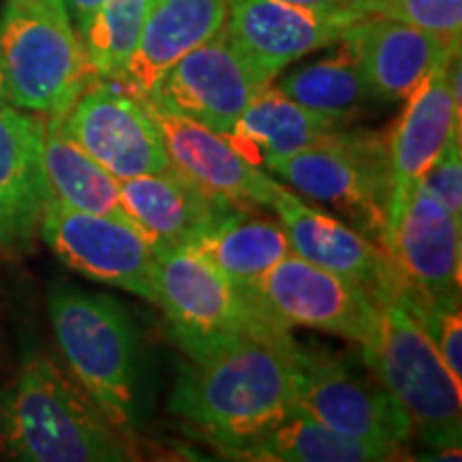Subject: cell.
Segmentation results:
<instances>
[{
    "label": "cell",
    "instance_id": "obj_1",
    "mask_svg": "<svg viewBox=\"0 0 462 462\" xmlns=\"http://www.w3.org/2000/svg\"><path fill=\"white\" fill-rule=\"evenodd\" d=\"M296 340L225 337L182 346L167 411L231 458L293 409Z\"/></svg>",
    "mask_w": 462,
    "mask_h": 462
},
{
    "label": "cell",
    "instance_id": "obj_2",
    "mask_svg": "<svg viewBox=\"0 0 462 462\" xmlns=\"http://www.w3.org/2000/svg\"><path fill=\"white\" fill-rule=\"evenodd\" d=\"M48 313L69 373L120 432L146 420L150 385L146 346L129 310L106 293L58 282Z\"/></svg>",
    "mask_w": 462,
    "mask_h": 462
},
{
    "label": "cell",
    "instance_id": "obj_3",
    "mask_svg": "<svg viewBox=\"0 0 462 462\" xmlns=\"http://www.w3.org/2000/svg\"><path fill=\"white\" fill-rule=\"evenodd\" d=\"M0 449L22 462H123L133 449L71 373L50 356L26 357L0 390Z\"/></svg>",
    "mask_w": 462,
    "mask_h": 462
},
{
    "label": "cell",
    "instance_id": "obj_4",
    "mask_svg": "<svg viewBox=\"0 0 462 462\" xmlns=\"http://www.w3.org/2000/svg\"><path fill=\"white\" fill-rule=\"evenodd\" d=\"M362 356L379 383L396 398L426 446L460 460L462 385L452 377L401 291L381 302L379 328Z\"/></svg>",
    "mask_w": 462,
    "mask_h": 462
},
{
    "label": "cell",
    "instance_id": "obj_5",
    "mask_svg": "<svg viewBox=\"0 0 462 462\" xmlns=\"http://www.w3.org/2000/svg\"><path fill=\"white\" fill-rule=\"evenodd\" d=\"M0 54L11 103L26 112L65 114L97 79L65 0H7Z\"/></svg>",
    "mask_w": 462,
    "mask_h": 462
},
{
    "label": "cell",
    "instance_id": "obj_6",
    "mask_svg": "<svg viewBox=\"0 0 462 462\" xmlns=\"http://www.w3.org/2000/svg\"><path fill=\"white\" fill-rule=\"evenodd\" d=\"M265 170L296 193L332 208L383 248L392 201L388 135L338 129Z\"/></svg>",
    "mask_w": 462,
    "mask_h": 462
},
{
    "label": "cell",
    "instance_id": "obj_7",
    "mask_svg": "<svg viewBox=\"0 0 462 462\" xmlns=\"http://www.w3.org/2000/svg\"><path fill=\"white\" fill-rule=\"evenodd\" d=\"M154 293L180 346L225 337L293 338L289 328L259 309L215 263L187 245L157 251Z\"/></svg>",
    "mask_w": 462,
    "mask_h": 462
},
{
    "label": "cell",
    "instance_id": "obj_8",
    "mask_svg": "<svg viewBox=\"0 0 462 462\" xmlns=\"http://www.w3.org/2000/svg\"><path fill=\"white\" fill-rule=\"evenodd\" d=\"M248 298L289 330L302 326L337 334L360 349L379 328L381 304L366 289L293 253L270 268Z\"/></svg>",
    "mask_w": 462,
    "mask_h": 462
},
{
    "label": "cell",
    "instance_id": "obj_9",
    "mask_svg": "<svg viewBox=\"0 0 462 462\" xmlns=\"http://www.w3.org/2000/svg\"><path fill=\"white\" fill-rule=\"evenodd\" d=\"M39 234L73 273L157 304V248L137 225L75 210L51 198L43 208Z\"/></svg>",
    "mask_w": 462,
    "mask_h": 462
},
{
    "label": "cell",
    "instance_id": "obj_10",
    "mask_svg": "<svg viewBox=\"0 0 462 462\" xmlns=\"http://www.w3.org/2000/svg\"><path fill=\"white\" fill-rule=\"evenodd\" d=\"M293 404L328 429L362 441L402 448L413 435L407 413L379 379L345 360L300 349Z\"/></svg>",
    "mask_w": 462,
    "mask_h": 462
},
{
    "label": "cell",
    "instance_id": "obj_11",
    "mask_svg": "<svg viewBox=\"0 0 462 462\" xmlns=\"http://www.w3.org/2000/svg\"><path fill=\"white\" fill-rule=\"evenodd\" d=\"M58 118L62 131L116 180L171 167L165 143L142 99L114 79H92Z\"/></svg>",
    "mask_w": 462,
    "mask_h": 462
},
{
    "label": "cell",
    "instance_id": "obj_12",
    "mask_svg": "<svg viewBox=\"0 0 462 462\" xmlns=\"http://www.w3.org/2000/svg\"><path fill=\"white\" fill-rule=\"evenodd\" d=\"M362 14L354 0L343 5H296L285 0H227L225 32L270 84L291 62L332 48Z\"/></svg>",
    "mask_w": 462,
    "mask_h": 462
},
{
    "label": "cell",
    "instance_id": "obj_13",
    "mask_svg": "<svg viewBox=\"0 0 462 462\" xmlns=\"http://www.w3.org/2000/svg\"><path fill=\"white\" fill-rule=\"evenodd\" d=\"M265 86H270L268 79L221 28L184 54L146 99L225 135Z\"/></svg>",
    "mask_w": 462,
    "mask_h": 462
},
{
    "label": "cell",
    "instance_id": "obj_14",
    "mask_svg": "<svg viewBox=\"0 0 462 462\" xmlns=\"http://www.w3.org/2000/svg\"><path fill=\"white\" fill-rule=\"evenodd\" d=\"M273 210L287 231L293 255L357 282L379 304L402 289L401 276L385 248L362 231L315 210L285 187L276 195Z\"/></svg>",
    "mask_w": 462,
    "mask_h": 462
},
{
    "label": "cell",
    "instance_id": "obj_15",
    "mask_svg": "<svg viewBox=\"0 0 462 462\" xmlns=\"http://www.w3.org/2000/svg\"><path fill=\"white\" fill-rule=\"evenodd\" d=\"M165 143L171 165L229 206L273 208L282 184L236 152L221 133L142 99Z\"/></svg>",
    "mask_w": 462,
    "mask_h": 462
},
{
    "label": "cell",
    "instance_id": "obj_16",
    "mask_svg": "<svg viewBox=\"0 0 462 462\" xmlns=\"http://www.w3.org/2000/svg\"><path fill=\"white\" fill-rule=\"evenodd\" d=\"M462 221L421 187L413 189L385 236L402 291L460 296Z\"/></svg>",
    "mask_w": 462,
    "mask_h": 462
},
{
    "label": "cell",
    "instance_id": "obj_17",
    "mask_svg": "<svg viewBox=\"0 0 462 462\" xmlns=\"http://www.w3.org/2000/svg\"><path fill=\"white\" fill-rule=\"evenodd\" d=\"M343 39L354 45L364 82L381 103L409 99L437 67L460 51L435 34L381 15H364Z\"/></svg>",
    "mask_w": 462,
    "mask_h": 462
},
{
    "label": "cell",
    "instance_id": "obj_18",
    "mask_svg": "<svg viewBox=\"0 0 462 462\" xmlns=\"http://www.w3.org/2000/svg\"><path fill=\"white\" fill-rule=\"evenodd\" d=\"M448 60L404 99V112L388 135L392 176L390 225L443 148L462 135V107L456 106L446 75Z\"/></svg>",
    "mask_w": 462,
    "mask_h": 462
},
{
    "label": "cell",
    "instance_id": "obj_19",
    "mask_svg": "<svg viewBox=\"0 0 462 462\" xmlns=\"http://www.w3.org/2000/svg\"><path fill=\"white\" fill-rule=\"evenodd\" d=\"M45 118L0 101V240L24 246L51 199L43 170Z\"/></svg>",
    "mask_w": 462,
    "mask_h": 462
},
{
    "label": "cell",
    "instance_id": "obj_20",
    "mask_svg": "<svg viewBox=\"0 0 462 462\" xmlns=\"http://www.w3.org/2000/svg\"><path fill=\"white\" fill-rule=\"evenodd\" d=\"M227 0H148L137 45L118 84L146 99L184 54L221 31Z\"/></svg>",
    "mask_w": 462,
    "mask_h": 462
},
{
    "label": "cell",
    "instance_id": "obj_21",
    "mask_svg": "<svg viewBox=\"0 0 462 462\" xmlns=\"http://www.w3.org/2000/svg\"><path fill=\"white\" fill-rule=\"evenodd\" d=\"M120 198L126 215L157 251L190 245L201 231L236 210L173 165L163 171L123 180Z\"/></svg>",
    "mask_w": 462,
    "mask_h": 462
},
{
    "label": "cell",
    "instance_id": "obj_22",
    "mask_svg": "<svg viewBox=\"0 0 462 462\" xmlns=\"http://www.w3.org/2000/svg\"><path fill=\"white\" fill-rule=\"evenodd\" d=\"M340 126L343 125L337 120L298 106L270 84L223 137L248 163L268 167L274 161L323 142Z\"/></svg>",
    "mask_w": 462,
    "mask_h": 462
},
{
    "label": "cell",
    "instance_id": "obj_23",
    "mask_svg": "<svg viewBox=\"0 0 462 462\" xmlns=\"http://www.w3.org/2000/svg\"><path fill=\"white\" fill-rule=\"evenodd\" d=\"M217 265L246 296L257 281L291 253L281 221L236 208L187 245Z\"/></svg>",
    "mask_w": 462,
    "mask_h": 462
},
{
    "label": "cell",
    "instance_id": "obj_24",
    "mask_svg": "<svg viewBox=\"0 0 462 462\" xmlns=\"http://www.w3.org/2000/svg\"><path fill=\"white\" fill-rule=\"evenodd\" d=\"M401 454L402 448L340 435L293 404L291 411L273 430L238 449L231 458L257 462H379L398 460Z\"/></svg>",
    "mask_w": 462,
    "mask_h": 462
},
{
    "label": "cell",
    "instance_id": "obj_25",
    "mask_svg": "<svg viewBox=\"0 0 462 462\" xmlns=\"http://www.w3.org/2000/svg\"><path fill=\"white\" fill-rule=\"evenodd\" d=\"M43 170L54 199L75 210L133 223L120 198V180H116L112 173L90 159L62 131L58 114L45 116Z\"/></svg>",
    "mask_w": 462,
    "mask_h": 462
},
{
    "label": "cell",
    "instance_id": "obj_26",
    "mask_svg": "<svg viewBox=\"0 0 462 462\" xmlns=\"http://www.w3.org/2000/svg\"><path fill=\"white\" fill-rule=\"evenodd\" d=\"M276 88L298 106L340 125L374 101L362 78L354 45L346 39H340L330 56L287 73Z\"/></svg>",
    "mask_w": 462,
    "mask_h": 462
},
{
    "label": "cell",
    "instance_id": "obj_27",
    "mask_svg": "<svg viewBox=\"0 0 462 462\" xmlns=\"http://www.w3.org/2000/svg\"><path fill=\"white\" fill-rule=\"evenodd\" d=\"M148 0H106L79 32L95 78L118 82L137 45Z\"/></svg>",
    "mask_w": 462,
    "mask_h": 462
},
{
    "label": "cell",
    "instance_id": "obj_28",
    "mask_svg": "<svg viewBox=\"0 0 462 462\" xmlns=\"http://www.w3.org/2000/svg\"><path fill=\"white\" fill-rule=\"evenodd\" d=\"M366 15H381L420 28L460 48L462 0H354Z\"/></svg>",
    "mask_w": 462,
    "mask_h": 462
},
{
    "label": "cell",
    "instance_id": "obj_29",
    "mask_svg": "<svg viewBox=\"0 0 462 462\" xmlns=\"http://www.w3.org/2000/svg\"><path fill=\"white\" fill-rule=\"evenodd\" d=\"M401 298L435 343L452 377L462 385L460 296H421L401 289Z\"/></svg>",
    "mask_w": 462,
    "mask_h": 462
},
{
    "label": "cell",
    "instance_id": "obj_30",
    "mask_svg": "<svg viewBox=\"0 0 462 462\" xmlns=\"http://www.w3.org/2000/svg\"><path fill=\"white\" fill-rule=\"evenodd\" d=\"M424 187L432 198H437L452 215L462 221V143L460 137L443 148L435 163L421 176Z\"/></svg>",
    "mask_w": 462,
    "mask_h": 462
},
{
    "label": "cell",
    "instance_id": "obj_31",
    "mask_svg": "<svg viewBox=\"0 0 462 462\" xmlns=\"http://www.w3.org/2000/svg\"><path fill=\"white\" fill-rule=\"evenodd\" d=\"M103 3H106V0H65L67 11H69V15H71L78 32L84 31L86 24L90 22V17L99 11Z\"/></svg>",
    "mask_w": 462,
    "mask_h": 462
},
{
    "label": "cell",
    "instance_id": "obj_32",
    "mask_svg": "<svg viewBox=\"0 0 462 462\" xmlns=\"http://www.w3.org/2000/svg\"><path fill=\"white\" fill-rule=\"evenodd\" d=\"M0 101L11 103V90H9V84H7V73H5L3 54H0Z\"/></svg>",
    "mask_w": 462,
    "mask_h": 462
},
{
    "label": "cell",
    "instance_id": "obj_33",
    "mask_svg": "<svg viewBox=\"0 0 462 462\" xmlns=\"http://www.w3.org/2000/svg\"><path fill=\"white\" fill-rule=\"evenodd\" d=\"M285 3L313 5V7H326V5H343V3H349V0H285Z\"/></svg>",
    "mask_w": 462,
    "mask_h": 462
},
{
    "label": "cell",
    "instance_id": "obj_34",
    "mask_svg": "<svg viewBox=\"0 0 462 462\" xmlns=\"http://www.w3.org/2000/svg\"><path fill=\"white\" fill-rule=\"evenodd\" d=\"M5 251H7V246H5L3 240H0V253H5Z\"/></svg>",
    "mask_w": 462,
    "mask_h": 462
}]
</instances>
